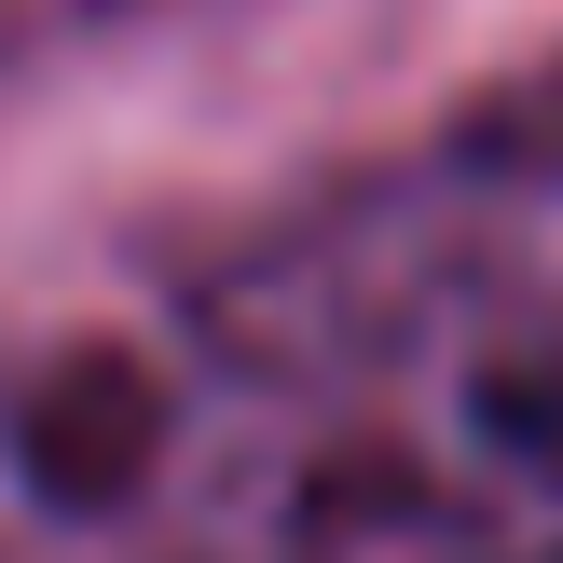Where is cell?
<instances>
[{"label":"cell","instance_id":"obj_1","mask_svg":"<svg viewBox=\"0 0 563 563\" xmlns=\"http://www.w3.org/2000/svg\"><path fill=\"white\" fill-rule=\"evenodd\" d=\"M137 454H152V399H137V385H82V399H55L42 427H27V467H42L55 495H110Z\"/></svg>","mask_w":563,"mask_h":563}]
</instances>
